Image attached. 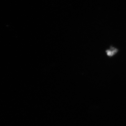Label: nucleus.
Returning <instances> with one entry per match:
<instances>
[{"instance_id": "nucleus-1", "label": "nucleus", "mask_w": 126, "mask_h": 126, "mask_svg": "<svg viewBox=\"0 0 126 126\" xmlns=\"http://www.w3.org/2000/svg\"><path fill=\"white\" fill-rule=\"evenodd\" d=\"M118 51V50L113 48H110V49L107 50L106 51V53L107 54V56L109 57H112Z\"/></svg>"}]
</instances>
